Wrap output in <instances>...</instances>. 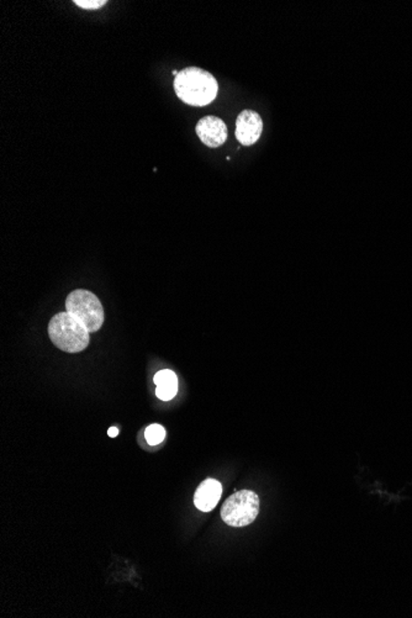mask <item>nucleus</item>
Segmentation results:
<instances>
[{
    "mask_svg": "<svg viewBox=\"0 0 412 618\" xmlns=\"http://www.w3.org/2000/svg\"><path fill=\"white\" fill-rule=\"evenodd\" d=\"M174 91L176 96L186 104L204 106L215 101L219 84L210 72L199 67H188L174 78Z\"/></svg>",
    "mask_w": 412,
    "mask_h": 618,
    "instance_id": "obj_1",
    "label": "nucleus"
},
{
    "mask_svg": "<svg viewBox=\"0 0 412 618\" xmlns=\"http://www.w3.org/2000/svg\"><path fill=\"white\" fill-rule=\"evenodd\" d=\"M86 327L70 312H60L51 318L49 335L56 347L67 353L84 351L89 345Z\"/></svg>",
    "mask_w": 412,
    "mask_h": 618,
    "instance_id": "obj_2",
    "label": "nucleus"
},
{
    "mask_svg": "<svg viewBox=\"0 0 412 618\" xmlns=\"http://www.w3.org/2000/svg\"><path fill=\"white\" fill-rule=\"evenodd\" d=\"M65 311L77 317L89 332L101 330L104 323V309L93 292L77 289L65 299Z\"/></svg>",
    "mask_w": 412,
    "mask_h": 618,
    "instance_id": "obj_3",
    "label": "nucleus"
},
{
    "mask_svg": "<svg viewBox=\"0 0 412 618\" xmlns=\"http://www.w3.org/2000/svg\"><path fill=\"white\" fill-rule=\"evenodd\" d=\"M258 513V495L251 490H241L225 501L221 508V517L231 527H245L256 520Z\"/></svg>",
    "mask_w": 412,
    "mask_h": 618,
    "instance_id": "obj_4",
    "label": "nucleus"
},
{
    "mask_svg": "<svg viewBox=\"0 0 412 618\" xmlns=\"http://www.w3.org/2000/svg\"><path fill=\"white\" fill-rule=\"evenodd\" d=\"M195 132L200 141L210 148L222 146L227 140V126L220 117L204 116L196 124Z\"/></svg>",
    "mask_w": 412,
    "mask_h": 618,
    "instance_id": "obj_5",
    "label": "nucleus"
},
{
    "mask_svg": "<svg viewBox=\"0 0 412 618\" xmlns=\"http://www.w3.org/2000/svg\"><path fill=\"white\" fill-rule=\"evenodd\" d=\"M263 121L258 112L243 110L237 116L236 139L243 146L255 145L262 135Z\"/></svg>",
    "mask_w": 412,
    "mask_h": 618,
    "instance_id": "obj_6",
    "label": "nucleus"
},
{
    "mask_svg": "<svg viewBox=\"0 0 412 618\" xmlns=\"http://www.w3.org/2000/svg\"><path fill=\"white\" fill-rule=\"evenodd\" d=\"M222 494V485L215 479H206L199 485L194 495V503L202 513H210L217 508Z\"/></svg>",
    "mask_w": 412,
    "mask_h": 618,
    "instance_id": "obj_7",
    "label": "nucleus"
},
{
    "mask_svg": "<svg viewBox=\"0 0 412 618\" xmlns=\"http://www.w3.org/2000/svg\"><path fill=\"white\" fill-rule=\"evenodd\" d=\"M155 384H156V395L163 401L172 400L178 392V379L176 373L169 369H165L157 373L155 375Z\"/></svg>",
    "mask_w": 412,
    "mask_h": 618,
    "instance_id": "obj_8",
    "label": "nucleus"
},
{
    "mask_svg": "<svg viewBox=\"0 0 412 618\" xmlns=\"http://www.w3.org/2000/svg\"><path fill=\"white\" fill-rule=\"evenodd\" d=\"M145 437L148 444L151 446H158L160 443L165 441L166 438V430L162 427L161 425H151L146 428L145 431Z\"/></svg>",
    "mask_w": 412,
    "mask_h": 618,
    "instance_id": "obj_9",
    "label": "nucleus"
},
{
    "mask_svg": "<svg viewBox=\"0 0 412 618\" xmlns=\"http://www.w3.org/2000/svg\"><path fill=\"white\" fill-rule=\"evenodd\" d=\"M75 4L86 11H96L106 4L105 0H76Z\"/></svg>",
    "mask_w": 412,
    "mask_h": 618,
    "instance_id": "obj_10",
    "label": "nucleus"
},
{
    "mask_svg": "<svg viewBox=\"0 0 412 618\" xmlns=\"http://www.w3.org/2000/svg\"><path fill=\"white\" fill-rule=\"evenodd\" d=\"M108 434H109L110 437H116V436L119 434V430H117V428L116 427L109 428V431H108Z\"/></svg>",
    "mask_w": 412,
    "mask_h": 618,
    "instance_id": "obj_11",
    "label": "nucleus"
}]
</instances>
